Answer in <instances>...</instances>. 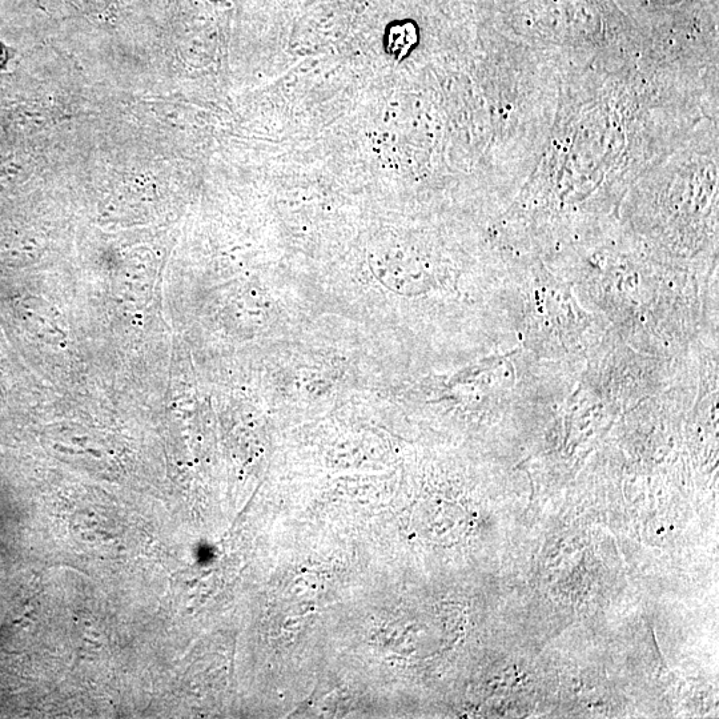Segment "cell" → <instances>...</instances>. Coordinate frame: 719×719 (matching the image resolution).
<instances>
[{
    "label": "cell",
    "instance_id": "cell-1",
    "mask_svg": "<svg viewBox=\"0 0 719 719\" xmlns=\"http://www.w3.org/2000/svg\"><path fill=\"white\" fill-rule=\"evenodd\" d=\"M2 60H3V52H2V50H0V62H2Z\"/></svg>",
    "mask_w": 719,
    "mask_h": 719
}]
</instances>
